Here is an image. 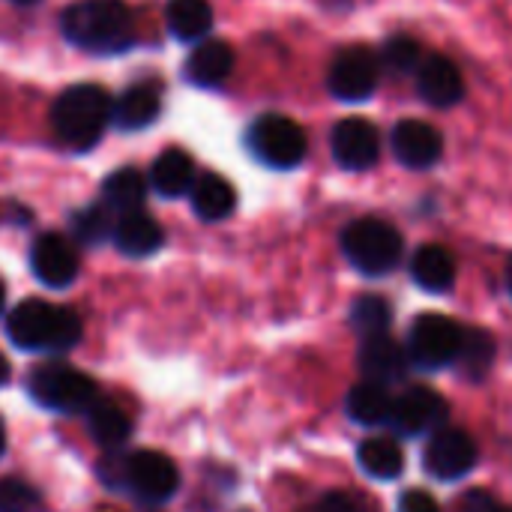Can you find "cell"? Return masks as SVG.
<instances>
[{
  "label": "cell",
  "instance_id": "1",
  "mask_svg": "<svg viewBox=\"0 0 512 512\" xmlns=\"http://www.w3.org/2000/svg\"><path fill=\"white\" fill-rule=\"evenodd\" d=\"M69 42L87 51H123L135 39V21L120 0H81L60 18Z\"/></svg>",
  "mask_w": 512,
  "mask_h": 512
},
{
  "label": "cell",
  "instance_id": "2",
  "mask_svg": "<svg viewBox=\"0 0 512 512\" xmlns=\"http://www.w3.org/2000/svg\"><path fill=\"white\" fill-rule=\"evenodd\" d=\"M6 333L24 351H69L81 339V321L63 306L24 300L9 312Z\"/></svg>",
  "mask_w": 512,
  "mask_h": 512
},
{
  "label": "cell",
  "instance_id": "3",
  "mask_svg": "<svg viewBox=\"0 0 512 512\" xmlns=\"http://www.w3.org/2000/svg\"><path fill=\"white\" fill-rule=\"evenodd\" d=\"M111 120V99L96 84H75L60 93L51 108V126L57 138L72 150L93 147Z\"/></svg>",
  "mask_w": 512,
  "mask_h": 512
},
{
  "label": "cell",
  "instance_id": "4",
  "mask_svg": "<svg viewBox=\"0 0 512 512\" xmlns=\"http://www.w3.org/2000/svg\"><path fill=\"white\" fill-rule=\"evenodd\" d=\"M342 252L357 273L381 279L402 264L405 240L393 222H387L381 216H360L345 225Z\"/></svg>",
  "mask_w": 512,
  "mask_h": 512
},
{
  "label": "cell",
  "instance_id": "5",
  "mask_svg": "<svg viewBox=\"0 0 512 512\" xmlns=\"http://www.w3.org/2000/svg\"><path fill=\"white\" fill-rule=\"evenodd\" d=\"M27 390H30L36 405L60 411V414L90 411L99 402L96 384L84 372H78V369H72L66 363L36 366L30 372V378H27Z\"/></svg>",
  "mask_w": 512,
  "mask_h": 512
},
{
  "label": "cell",
  "instance_id": "6",
  "mask_svg": "<svg viewBox=\"0 0 512 512\" xmlns=\"http://www.w3.org/2000/svg\"><path fill=\"white\" fill-rule=\"evenodd\" d=\"M246 144L258 162L276 171L297 168L309 153L306 129L285 114H261L246 135Z\"/></svg>",
  "mask_w": 512,
  "mask_h": 512
},
{
  "label": "cell",
  "instance_id": "7",
  "mask_svg": "<svg viewBox=\"0 0 512 512\" xmlns=\"http://www.w3.org/2000/svg\"><path fill=\"white\" fill-rule=\"evenodd\" d=\"M384 66L378 48L348 45L327 66V90L339 102H366L375 96L381 84Z\"/></svg>",
  "mask_w": 512,
  "mask_h": 512
},
{
  "label": "cell",
  "instance_id": "8",
  "mask_svg": "<svg viewBox=\"0 0 512 512\" xmlns=\"http://www.w3.org/2000/svg\"><path fill=\"white\" fill-rule=\"evenodd\" d=\"M462 336H465V327L456 324L453 318L435 315V312L420 315L411 324L408 345H405L411 366L423 372H438L444 366H453L462 348Z\"/></svg>",
  "mask_w": 512,
  "mask_h": 512
},
{
  "label": "cell",
  "instance_id": "9",
  "mask_svg": "<svg viewBox=\"0 0 512 512\" xmlns=\"http://www.w3.org/2000/svg\"><path fill=\"white\" fill-rule=\"evenodd\" d=\"M123 486H129L144 504H165L177 492L180 474L168 456L156 450H141L123 459Z\"/></svg>",
  "mask_w": 512,
  "mask_h": 512
},
{
  "label": "cell",
  "instance_id": "10",
  "mask_svg": "<svg viewBox=\"0 0 512 512\" xmlns=\"http://www.w3.org/2000/svg\"><path fill=\"white\" fill-rule=\"evenodd\" d=\"M330 153L345 171H369L381 159V132L366 117H345L330 132Z\"/></svg>",
  "mask_w": 512,
  "mask_h": 512
},
{
  "label": "cell",
  "instance_id": "11",
  "mask_svg": "<svg viewBox=\"0 0 512 512\" xmlns=\"http://www.w3.org/2000/svg\"><path fill=\"white\" fill-rule=\"evenodd\" d=\"M390 150L396 162L405 165L408 171H429L444 156V135L438 126L426 120L405 117L390 132Z\"/></svg>",
  "mask_w": 512,
  "mask_h": 512
},
{
  "label": "cell",
  "instance_id": "12",
  "mask_svg": "<svg viewBox=\"0 0 512 512\" xmlns=\"http://www.w3.org/2000/svg\"><path fill=\"white\" fill-rule=\"evenodd\" d=\"M477 459H480L477 441L462 429H438L423 450V465L438 480L468 477L474 471Z\"/></svg>",
  "mask_w": 512,
  "mask_h": 512
},
{
  "label": "cell",
  "instance_id": "13",
  "mask_svg": "<svg viewBox=\"0 0 512 512\" xmlns=\"http://www.w3.org/2000/svg\"><path fill=\"white\" fill-rule=\"evenodd\" d=\"M447 402L432 387H408L402 396L393 399L390 426L402 435H426L444 426L447 420Z\"/></svg>",
  "mask_w": 512,
  "mask_h": 512
},
{
  "label": "cell",
  "instance_id": "14",
  "mask_svg": "<svg viewBox=\"0 0 512 512\" xmlns=\"http://www.w3.org/2000/svg\"><path fill=\"white\" fill-rule=\"evenodd\" d=\"M414 78H417L420 99L432 108H456L468 93L462 69L444 54H426Z\"/></svg>",
  "mask_w": 512,
  "mask_h": 512
},
{
  "label": "cell",
  "instance_id": "15",
  "mask_svg": "<svg viewBox=\"0 0 512 512\" xmlns=\"http://www.w3.org/2000/svg\"><path fill=\"white\" fill-rule=\"evenodd\" d=\"M30 267L48 288H66L78 276V255L60 234H42L30 249Z\"/></svg>",
  "mask_w": 512,
  "mask_h": 512
},
{
  "label": "cell",
  "instance_id": "16",
  "mask_svg": "<svg viewBox=\"0 0 512 512\" xmlns=\"http://www.w3.org/2000/svg\"><path fill=\"white\" fill-rule=\"evenodd\" d=\"M360 369H363L366 381L390 387L396 381H405V375L411 369V360H408V351L390 333H381V336L363 339Z\"/></svg>",
  "mask_w": 512,
  "mask_h": 512
},
{
  "label": "cell",
  "instance_id": "17",
  "mask_svg": "<svg viewBox=\"0 0 512 512\" xmlns=\"http://www.w3.org/2000/svg\"><path fill=\"white\" fill-rule=\"evenodd\" d=\"M456 276H459L456 255L441 243H426L411 258V279H414V285H420L429 294L453 291Z\"/></svg>",
  "mask_w": 512,
  "mask_h": 512
},
{
  "label": "cell",
  "instance_id": "18",
  "mask_svg": "<svg viewBox=\"0 0 512 512\" xmlns=\"http://www.w3.org/2000/svg\"><path fill=\"white\" fill-rule=\"evenodd\" d=\"M159 108H162V90L156 81H141V84H132L129 90L120 93L117 105L111 108L114 114V123L120 129H144L150 126L156 117H159Z\"/></svg>",
  "mask_w": 512,
  "mask_h": 512
},
{
  "label": "cell",
  "instance_id": "19",
  "mask_svg": "<svg viewBox=\"0 0 512 512\" xmlns=\"http://www.w3.org/2000/svg\"><path fill=\"white\" fill-rule=\"evenodd\" d=\"M234 69V51L225 39H207L198 48H192L186 60V78L198 87H216L222 84Z\"/></svg>",
  "mask_w": 512,
  "mask_h": 512
},
{
  "label": "cell",
  "instance_id": "20",
  "mask_svg": "<svg viewBox=\"0 0 512 512\" xmlns=\"http://www.w3.org/2000/svg\"><path fill=\"white\" fill-rule=\"evenodd\" d=\"M114 240L123 255L144 258L162 246V228L144 210H129V213H120V222L114 225Z\"/></svg>",
  "mask_w": 512,
  "mask_h": 512
},
{
  "label": "cell",
  "instance_id": "21",
  "mask_svg": "<svg viewBox=\"0 0 512 512\" xmlns=\"http://www.w3.org/2000/svg\"><path fill=\"white\" fill-rule=\"evenodd\" d=\"M150 183L165 198H180V195L192 192V186H195L192 156L186 150H177V147L159 153V159L150 168Z\"/></svg>",
  "mask_w": 512,
  "mask_h": 512
},
{
  "label": "cell",
  "instance_id": "22",
  "mask_svg": "<svg viewBox=\"0 0 512 512\" xmlns=\"http://www.w3.org/2000/svg\"><path fill=\"white\" fill-rule=\"evenodd\" d=\"M393 399L396 396L390 393V387L375 384V381H363L348 393L345 408H348L351 420L360 426H384V423H390Z\"/></svg>",
  "mask_w": 512,
  "mask_h": 512
},
{
  "label": "cell",
  "instance_id": "23",
  "mask_svg": "<svg viewBox=\"0 0 512 512\" xmlns=\"http://www.w3.org/2000/svg\"><path fill=\"white\" fill-rule=\"evenodd\" d=\"M192 207L201 219L216 222L231 216V210L237 207V192L234 186L219 177V174H204L201 180H195L192 186Z\"/></svg>",
  "mask_w": 512,
  "mask_h": 512
},
{
  "label": "cell",
  "instance_id": "24",
  "mask_svg": "<svg viewBox=\"0 0 512 512\" xmlns=\"http://www.w3.org/2000/svg\"><path fill=\"white\" fill-rule=\"evenodd\" d=\"M357 462L375 480H396L405 471V453L393 438H366L357 450Z\"/></svg>",
  "mask_w": 512,
  "mask_h": 512
},
{
  "label": "cell",
  "instance_id": "25",
  "mask_svg": "<svg viewBox=\"0 0 512 512\" xmlns=\"http://www.w3.org/2000/svg\"><path fill=\"white\" fill-rule=\"evenodd\" d=\"M165 21L177 39L192 42L213 27V9L207 0H171L165 9Z\"/></svg>",
  "mask_w": 512,
  "mask_h": 512
},
{
  "label": "cell",
  "instance_id": "26",
  "mask_svg": "<svg viewBox=\"0 0 512 512\" xmlns=\"http://www.w3.org/2000/svg\"><path fill=\"white\" fill-rule=\"evenodd\" d=\"M492 363H495V339L480 327L465 330L462 348H459V357H456L453 366H459V372L468 381H483L486 372L492 369Z\"/></svg>",
  "mask_w": 512,
  "mask_h": 512
},
{
  "label": "cell",
  "instance_id": "27",
  "mask_svg": "<svg viewBox=\"0 0 512 512\" xmlns=\"http://www.w3.org/2000/svg\"><path fill=\"white\" fill-rule=\"evenodd\" d=\"M87 426H90V435L96 438L99 447L105 450H120L129 435H132V423L129 417L117 408V405H108V402H96L90 411H87Z\"/></svg>",
  "mask_w": 512,
  "mask_h": 512
},
{
  "label": "cell",
  "instance_id": "28",
  "mask_svg": "<svg viewBox=\"0 0 512 512\" xmlns=\"http://www.w3.org/2000/svg\"><path fill=\"white\" fill-rule=\"evenodd\" d=\"M102 195H105V204L117 213L141 210L144 195H147V180L135 168H120V171L105 177Z\"/></svg>",
  "mask_w": 512,
  "mask_h": 512
},
{
  "label": "cell",
  "instance_id": "29",
  "mask_svg": "<svg viewBox=\"0 0 512 512\" xmlns=\"http://www.w3.org/2000/svg\"><path fill=\"white\" fill-rule=\"evenodd\" d=\"M378 57H381V66L384 72H393V75H414L417 66L423 63L426 51H423V42L411 33H393L381 42L378 48Z\"/></svg>",
  "mask_w": 512,
  "mask_h": 512
},
{
  "label": "cell",
  "instance_id": "30",
  "mask_svg": "<svg viewBox=\"0 0 512 512\" xmlns=\"http://www.w3.org/2000/svg\"><path fill=\"white\" fill-rule=\"evenodd\" d=\"M390 321H393V309L384 297L378 294H363L354 300L351 306V327L369 339V336H381V333H390Z\"/></svg>",
  "mask_w": 512,
  "mask_h": 512
},
{
  "label": "cell",
  "instance_id": "31",
  "mask_svg": "<svg viewBox=\"0 0 512 512\" xmlns=\"http://www.w3.org/2000/svg\"><path fill=\"white\" fill-rule=\"evenodd\" d=\"M111 231H114V225H111V216L105 207L93 204V207H84L72 216V234L78 243H87V246L102 243Z\"/></svg>",
  "mask_w": 512,
  "mask_h": 512
},
{
  "label": "cell",
  "instance_id": "32",
  "mask_svg": "<svg viewBox=\"0 0 512 512\" xmlns=\"http://www.w3.org/2000/svg\"><path fill=\"white\" fill-rule=\"evenodd\" d=\"M39 507V495L24 480H0V512H33Z\"/></svg>",
  "mask_w": 512,
  "mask_h": 512
},
{
  "label": "cell",
  "instance_id": "33",
  "mask_svg": "<svg viewBox=\"0 0 512 512\" xmlns=\"http://www.w3.org/2000/svg\"><path fill=\"white\" fill-rule=\"evenodd\" d=\"M399 512H441V507L429 492L411 489L399 498Z\"/></svg>",
  "mask_w": 512,
  "mask_h": 512
},
{
  "label": "cell",
  "instance_id": "34",
  "mask_svg": "<svg viewBox=\"0 0 512 512\" xmlns=\"http://www.w3.org/2000/svg\"><path fill=\"white\" fill-rule=\"evenodd\" d=\"M312 512H366L354 498H348V495H342V492H333V495H324L318 504H315V510Z\"/></svg>",
  "mask_w": 512,
  "mask_h": 512
},
{
  "label": "cell",
  "instance_id": "35",
  "mask_svg": "<svg viewBox=\"0 0 512 512\" xmlns=\"http://www.w3.org/2000/svg\"><path fill=\"white\" fill-rule=\"evenodd\" d=\"M6 381H9V360L0 354V387H3Z\"/></svg>",
  "mask_w": 512,
  "mask_h": 512
},
{
  "label": "cell",
  "instance_id": "36",
  "mask_svg": "<svg viewBox=\"0 0 512 512\" xmlns=\"http://www.w3.org/2000/svg\"><path fill=\"white\" fill-rule=\"evenodd\" d=\"M504 282H507V294L512 297V258L510 264H507V273H504Z\"/></svg>",
  "mask_w": 512,
  "mask_h": 512
},
{
  "label": "cell",
  "instance_id": "37",
  "mask_svg": "<svg viewBox=\"0 0 512 512\" xmlns=\"http://www.w3.org/2000/svg\"><path fill=\"white\" fill-rule=\"evenodd\" d=\"M3 450H6V429H3V420H0V456H3Z\"/></svg>",
  "mask_w": 512,
  "mask_h": 512
},
{
  "label": "cell",
  "instance_id": "38",
  "mask_svg": "<svg viewBox=\"0 0 512 512\" xmlns=\"http://www.w3.org/2000/svg\"><path fill=\"white\" fill-rule=\"evenodd\" d=\"M3 297H6V294H3V285H0V312H3Z\"/></svg>",
  "mask_w": 512,
  "mask_h": 512
},
{
  "label": "cell",
  "instance_id": "39",
  "mask_svg": "<svg viewBox=\"0 0 512 512\" xmlns=\"http://www.w3.org/2000/svg\"><path fill=\"white\" fill-rule=\"evenodd\" d=\"M15 3H36V0H15Z\"/></svg>",
  "mask_w": 512,
  "mask_h": 512
},
{
  "label": "cell",
  "instance_id": "40",
  "mask_svg": "<svg viewBox=\"0 0 512 512\" xmlns=\"http://www.w3.org/2000/svg\"><path fill=\"white\" fill-rule=\"evenodd\" d=\"M498 512H512V510H507V507H501V510H498Z\"/></svg>",
  "mask_w": 512,
  "mask_h": 512
}]
</instances>
